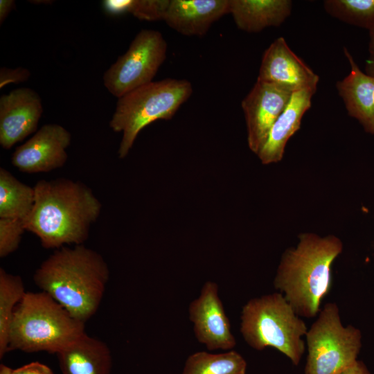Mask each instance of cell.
I'll use <instances>...</instances> for the list:
<instances>
[{
	"mask_svg": "<svg viewBox=\"0 0 374 374\" xmlns=\"http://www.w3.org/2000/svg\"><path fill=\"white\" fill-rule=\"evenodd\" d=\"M34 189L35 204L24 221L26 231L37 235L46 249L82 244L102 208L92 190L65 178L39 180Z\"/></svg>",
	"mask_w": 374,
	"mask_h": 374,
	"instance_id": "1",
	"label": "cell"
},
{
	"mask_svg": "<svg viewBox=\"0 0 374 374\" xmlns=\"http://www.w3.org/2000/svg\"><path fill=\"white\" fill-rule=\"evenodd\" d=\"M109 278L103 257L83 244L57 249L35 270V285L86 323L98 311Z\"/></svg>",
	"mask_w": 374,
	"mask_h": 374,
	"instance_id": "2",
	"label": "cell"
},
{
	"mask_svg": "<svg viewBox=\"0 0 374 374\" xmlns=\"http://www.w3.org/2000/svg\"><path fill=\"white\" fill-rule=\"evenodd\" d=\"M342 250L337 236L303 233L295 247L284 251L274 285L284 293L298 316L312 318L319 313L321 301L332 287V263Z\"/></svg>",
	"mask_w": 374,
	"mask_h": 374,
	"instance_id": "3",
	"label": "cell"
},
{
	"mask_svg": "<svg viewBox=\"0 0 374 374\" xmlns=\"http://www.w3.org/2000/svg\"><path fill=\"white\" fill-rule=\"evenodd\" d=\"M85 333V323L48 294L26 292L13 314L8 349L57 354Z\"/></svg>",
	"mask_w": 374,
	"mask_h": 374,
	"instance_id": "4",
	"label": "cell"
},
{
	"mask_svg": "<svg viewBox=\"0 0 374 374\" xmlns=\"http://www.w3.org/2000/svg\"><path fill=\"white\" fill-rule=\"evenodd\" d=\"M192 93L188 80L167 78L152 81L118 98L109 127L123 134L119 158L128 154L145 127L157 120L172 118Z\"/></svg>",
	"mask_w": 374,
	"mask_h": 374,
	"instance_id": "5",
	"label": "cell"
},
{
	"mask_svg": "<svg viewBox=\"0 0 374 374\" xmlns=\"http://www.w3.org/2000/svg\"><path fill=\"white\" fill-rule=\"evenodd\" d=\"M308 328L281 293L250 299L242 308L240 332L251 348L273 347L297 366L305 351Z\"/></svg>",
	"mask_w": 374,
	"mask_h": 374,
	"instance_id": "6",
	"label": "cell"
},
{
	"mask_svg": "<svg viewBox=\"0 0 374 374\" xmlns=\"http://www.w3.org/2000/svg\"><path fill=\"white\" fill-rule=\"evenodd\" d=\"M308 354L305 374H339L357 359L361 331L341 323L335 303H328L306 335Z\"/></svg>",
	"mask_w": 374,
	"mask_h": 374,
	"instance_id": "7",
	"label": "cell"
},
{
	"mask_svg": "<svg viewBox=\"0 0 374 374\" xmlns=\"http://www.w3.org/2000/svg\"><path fill=\"white\" fill-rule=\"evenodd\" d=\"M166 54L167 43L159 31L140 30L127 51L105 72L104 86L110 93L120 98L152 82Z\"/></svg>",
	"mask_w": 374,
	"mask_h": 374,
	"instance_id": "8",
	"label": "cell"
},
{
	"mask_svg": "<svg viewBox=\"0 0 374 374\" xmlns=\"http://www.w3.org/2000/svg\"><path fill=\"white\" fill-rule=\"evenodd\" d=\"M293 92L274 83L257 80L241 103L249 149L258 154L274 122L287 105Z\"/></svg>",
	"mask_w": 374,
	"mask_h": 374,
	"instance_id": "9",
	"label": "cell"
},
{
	"mask_svg": "<svg viewBox=\"0 0 374 374\" xmlns=\"http://www.w3.org/2000/svg\"><path fill=\"white\" fill-rule=\"evenodd\" d=\"M70 132L58 124H45L26 142L17 147L12 163L26 173L46 172L62 167L68 158Z\"/></svg>",
	"mask_w": 374,
	"mask_h": 374,
	"instance_id": "10",
	"label": "cell"
},
{
	"mask_svg": "<svg viewBox=\"0 0 374 374\" xmlns=\"http://www.w3.org/2000/svg\"><path fill=\"white\" fill-rule=\"evenodd\" d=\"M188 312L197 339L209 350H228L235 346L229 319L215 282L204 283L199 296L190 303Z\"/></svg>",
	"mask_w": 374,
	"mask_h": 374,
	"instance_id": "11",
	"label": "cell"
},
{
	"mask_svg": "<svg viewBox=\"0 0 374 374\" xmlns=\"http://www.w3.org/2000/svg\"><path fill=\"white\" fill-rule=\"evenodd\" d=\"M42 100L30 88H19L0 98V144L10 149L33 133L42 115Z\"/></svg>",
	"mask_w": 374,
	"mask_h": 374,
	"instance_id": "12",
	"label": "cell"
},
{
	"mask_svg": "<svg viewBox=\"0 0 374 374\" xmlns=\"http://www.w3.org/2000/svg\"><path fill=\"white\" fill-rule=\"evenodd\" d=\"M257 80L278 84L294 93L308 88L317 89L319 77L279 37L264 52Z\"/></svg>",
	"mask_w": 374,
	"mask_h": 374,
	"instance_id": "13",
	"label": "cell"
},
{
	"mask_svg": "<svg viewBox=\"0 0 374 374\" xmlns=\"http://www.w3.org/2000/svg\"><path fill=\"white\" fill-rule=\"evenodd\" d=\"M230 12V0H170L163 21L186 36L202 37Z\"/></svg>",
	"mask_w": 374,
	"mask_h": 374,
	"instance_id": "14",
	"label": "cell"
},
{
	"mask_svg": "<svg viewBox=\"0 0 374 374\" xmlns=\"http://www.w3.org/2000/svg\"><path fill=\"white\" fill-rule=\"evenodd\" d=\"M344 53L350 71L337 82L338 93L348 114L357 120L366 132L374 134V76L363 72L345 47Z\"/></svg>",
	"mask_w": 374,
	"mask_h": 374,
	"instance_id": "15",
	"label": "cell"
},
{
	"mask_svg": "<svg viewBox=\"0 0 374 374\" xmlns=\"http://www.w3.org/2000/svg\"><path fill=\"white\" fill-rule=\"evenodd\" d=\"M314 89H303L292 93L291 98L272 125L267 139L257 154L262 164L282 160L289 139L300 129L302 118L310 108Z\"/></svg>",
	"mask_w": 374,
	"mask_h": 374,
	"instance_id": "16",
	"label": "cell"
},
{
	"mask_svg": "<svg viewBox=\"0 0 374 374\" xmlns=\"http://www.w3.org/2000/svg\"><path fill=\"white\" fill-rule=\"evenodd\" d=\"M62 374H110L111 351L103 341L87 333L57 354Z\"/></svg>",
	"mask_w": 374,
	"mask_h": 374,
	"instance_id": "17",
	"label": "cell"
},
{
	"mask_svg": "<svg viewBox=\"0 0 374 374\" xmlns=\"http://www.w3.org/2000/svg\"><path fill=\"white\" fill-rule=\"evenodd\" d=\"M290 0H230V12L236 26L247 33H258L279 26L290 15Z\"/></svg>",
	"mask_w": 374,
	"mask_h": 374,
	"instance_id": "18",
	"label": "cell"
},
{
	"mask_svg": "<svg viewBox=\"0 0 374 374\" xmlns=\"http://www.w3.org/2000/svg\"><path fill=\"white\" fill-rule=\"evenodd\" d=\"M35 204V189L0 168V217L25 221Z\"/></svg>",
	"mask_w": 374,
	"mask_h": 374,
	"instance_id": "19",
	"label": "cell"
},
{
	"mask_svg": "<svg viewBox=\"0 0 374 374\" xmlns=\"http://www.w3.org/2000/svg\"><path fill=\"white\" fill-rule=\"evenodd\" d=\"M247 362L236 351L211 354L204 351L190 355L182 374H245Z\"/></svg>",
	"mask_w": 374,
	"mask_h": 374,
	"instance_id": "20",
	"label": "cell"
},
{
	"mask_svg": "<svg viewBox=\"0 0 374 374\" xmlns=\"http://www.w3.org/2000/svg\"><path fill=\"white\" fill-rule=\"evenodd\" d=\"M25 292L21 278L0 269V358L9 351V331L15 310Z\"/></svg>",
	"mask_w": 374,
	"mask_h": 374,
	"instance_id": "21",
	"label": "cell"
},
{
	"mask_svg": "<svg viewBox=\"0 0 374 374\" xmlns=\"http://www.w3.org/2000/svg\"><path fill=\"white\" fill-rule=\"evenodd\" d=\"M323 8L328 15L346 24L368 31L374 28V0H326Z\"/></svg>",
	"mask_w": 374,
	"mask_h": 374,
	"instance_id": "22",
	"label": "cell"
},
{
	"mask_svg": "<svg viewBox=\"0 0 374 374\" xmlns=\"http://www.w3.org/2000/svg\"><path fill=\"white\" fill-rule=\"evenodd\" d=\"M170 0H104L103 10L110 15L131 14L140 20H163Z\"/></svg>",
	"mask_w": 374,
	"mask_h": 374,
	"instance_id": "23",
	"label": "cell"
},
{
	"mask_svg": "<svg viewBox=\"0 0 374 374\" xmlns=\"http://www.w3.org/2000/svg\"><path fill=\"white\" fill-rule=\"evenodd\" d=\"M25 231L24 220L0 217L1 258L6 257L18 249Z\"/></svg>",
	"mask_w": 374,
	"mask_h": 374,
	"instance_id": "24",
	"label": "cell"
},
{
	"mask_svg": "<svg viewBox=\"0 0 374 374\" xmlns=\"http://www.w3.org/2000/svg\"><path fill=\"white\" fill-rule=\"evenodd\" d=\"M30 75V71L25 68L8 69L3 67L0 70V88L9 83H19L26 81Z\"/></svg>",
	"mask_w": 374,
	"mask_h": 374,
	"instance_id": "25",
	"label": "cell"
},
{
	"mask_svg": "<svg viewBox=\"0 0 374 374\" xmlns=\"http://www.w3.org/2000/svg\"><path fill=\"white\" fill-rule=\"evenodd\" d=\"M10 374H54L46 365L34 362L15 369H11Z\"/></svg>",
	"mask_w": 374,
	"mask_h": 374,
	"instance_id": "26",
	"label": "cell"
},
{
	"mask_svg": "<svg viewBox=\"0 0 374 374\" xmlns=\"http://www.w3.org/2000/svg\"><path fill=\"white\" fill-rule=\"evenodd\" d=\"M368 57L366 61L365 73L374 76V28L369 30Z\"/></svg>",
	"mask_w": 374,
	"mask_h": 374,
	"instance_id": "27",
	"label": "cell"
},
{
	"mask_svg": "<svg viewBox=\"0 0 374 374\" xmlns=\"http://www.w3.org/2000/svg\"><path fill=\"white\" fill-rule=\"evenodd\" d=\"M339 374H373L371 373L366 366L362 362L357 360L350 366L346 368Z\"/></svg>",
	"mask_w": 374,
	"mask_h": 374,
	"instance_id": "28",
	"label": "cell"
},
{
	"mask_svg": "<svg viewBox=\"0 0 374 374\" xmlns=\"http://www.w3.org/2000/svg\"><path fill=\"white\" fill-rule=\"evenodd\" d=\"M15 1L13 0H1L0 1V24L4 21L6 18L14 8Z\"/></svg>",
	"mask_w": 374,
	"mask_h": 374,
	"instance_id": "29",
	"label": "cell"
},
{
	"mask_svg": "<svg viewBox=\"0 0 374 374\" xmlns=\"http://www.w3.org/2000/svg\"><path fill=\"white\" fill-rule=\"evenodd\" d=\"M10 368L6 366L5 364H1L0 366V374H10L11 371Z\"/></svg>",
	"mask_w": 374,
	"mask_h": 374,
	"instance_id": "30",
	"label": "cell"
}]
</instances>
